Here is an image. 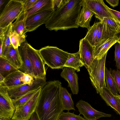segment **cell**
<instances>
[{"instance_id":"6da1fadb","label":"cell","mask_w":120,"mask_h":120,"mask_svg":"<svg viewBox=\"0 0 120 120\" xmlns=\"http://www.w3.org/2000/svg\"><path fill=\"white\" fill-rule=\"evenodd\" d=\"M61 84L58 80L50 81L41 88L35 112L39 120H58L64 110L60 97Z\"/></svg>"},{"instance_id":"7a4b0ae2","label":"cell","mask_w":120,"mask_h":120,"mask_svg":"<svg viewBox=\"0 0 120 120\" xmlns=\"http://www.w3.org/2000/svg\"><path fill=\"white\" fill-rule=\"evenodd\" d=\"M82 2L83 0H66L54 10L45 24L46 27L55 31L78 28V19Z\"/></svg>"},{"instance_id":"3957f363","label":"cell","mask_w":120,"mask_h":120,"mask_svg":"<svg viewBox=\"0 0 120 120\" xmlns=\"http://www.w3.org/2000/svg\"><path fill=\"white\" fill-rule=\"evenodd\" d=\"M38 51L45 64L53 69L64 68L70 53L56 47L49 46Z\"/></svg>"},{"instance_id":"277c9868","label":"cell","mask_w":120,"mask_h":120,"mask_svg":"<svg viewBox=\"0 0 120 120\" xmlns=\"http://www.w3.org/2000/svg\"><path fill=\"white\" fill-rule=\"evenodd\" d=\"M107 53L100 59H94L87 69L92 84L98 94L102 92L106 87L105 78V64Z\"/></svg>"},{"instance_id":"5b68a950","label":"cell","mask_w":120,"mask_h":120,"mask_svg":"<svg viewBox=\"0 0 120 120\" xmlns=\"http://www.w3.org/2000/svg\"><path fill=\"white\" fill-rule=\"evenodd\" d=\"M23 11L22 0H10L6 4L0 15V27L8 26Z\"/></svg>"},{"instance_id":"8992f818","label":"cell","mask_w":120,"mask_h":120,"mask_svg":"<svg viewBox=\"0 0 120 120\" xmlns=\"http://www.w3.org/2000/svg\"><path fill=\"white\" fill-rule=\"evenodd\" d=\"M41 89H38L33 97L24 105L16 108L11 119L29 120L32 114L35 112Z\"/></svg>"},{"instance_id":"52a82bcc","label":"cell","mask_w":120,"mask_h":120,"mask_svg":"<svg viewBox=\"0 0 120 120\" xmlns=\"http://www.w3.org/2000/svg\"><path fill=\"white\" fill-rule=\"evenodd\" d=\"M25 42L27 52L32 65L34 79H46L45 64L38 50L33 48L26 40Z\"/></svg>"},{"instance_id":"ba28073f","label":"cell","mask_w":120,"mask_h":120,"mask_svg":"<svg viewBox=\"0 0 120 120\" xmlns=\"http://www.w3.org/2000/svg\"><path fill=\"white\" fill-rule=\"evenodd\" d=\"M16 108L7 88L0 87V119H11Z\"/></svg>"},{"instance_id":"9c48e42d","label":"cell","mask_w":120,"mask_h":120,"mask_svg":"<svg viewBox=\"0 0 120 120\" xmlns=\"http://www.w3.org/2000/svg\"><path fill=\"white\" fill-rule=\"evenodd\" d=\"M84 1L87 6L94 13L95 17L100 22L106 18L112 19L120 23L111 12L110 8L105 4L103 0H84Z\"/></svg>"},{"instance_id":"30bf717a","label":"cell","mask_w":120,"mask_h":120,"mask_svg":"<svg viewBox=\"0 0 120 120\" xmlns=\"http://www.w3.org/2000/svg\"><path fill=\"white\" fill-rule=\"evenodd\" d=\"M47 82L46 79H34L31 85L24 84L11 89H8V94L12 99H17L30 92L42 88Z\"/></svg>"},{"instance_id":"8fae6325","label":"cell","mask_w":120,"mask_h":120,"mask_svg":"<svg viewBox=\"0 0 120 120\" xmlns=\"http://www.w3.org/2000/svg\"><path fill=\"white\" fill-rule=\"evenodd\" d=\"M80 114L82 115L86 120H97L103 117H111V114L98 111L93 108L87 102L81 99L76 104Z\"/></svg>"},{"instance_id":"7c38bea8","label":"cell","mask_w":120,"mask_h":120,"mask_svg":"<svg viewBox=\"0 0 120 120\" xmlns=\"http://www.w3.org/2000/svg\"><path fill=\"white\" fill-rule=\"evenodd\" d=\"M54 10H46L33 14L26 19V26L27 32L34 31L39 27L45 24Z\"/></svg>"},{"instance_id":"4fadbf2b","label":"cell","mask_w":120,"mask_h":120,"mask_svg":"<svg viewBox=\"0 0 120 120\" xmlns=\"http://www.w3.org/2000/svg\"><path fill=\"white\" fill-rule=\"evenodd\" d=\"M100 22L102 26L103 30L102 41L99 44L109 38L117 35L120 33V24L114 20L105 18Z\"/></svg>"},{"instance_id":"5bb4252c","label":"cell","mask_w":120,"mask_h":120,"mask_svg":"<svg viewBox=\"0 0 120 120\" xmlns=\"http://www.w3.org/2000/svg\"><path fill=\"white\" fill-rule=\"evenodd\" d=\"M94 47L84 38L80 40L79 51L84 66L87 69L94 59Z\"/></svg>"},{"instance_id":"9a60e30c","label":"cell","mask_w":120,"mask_h":120,"mask_svg":"<svg viewBox=\"0 0 120 120\" xmlns=\"http://www.w3.org/2000/svg\"><path fill=\"white\" fill-rule=\"evenodd\" d=\"M74 68L64 67L60 74L61 76L68 82L72 93L77 94L79 92L78 77Z\"/></svg>"},{"instance_id":"2e32d148","label":"cell","mask_w":120,"mask_h":120,"mask_svg":"<svg viewBox=\"0 0 120 120\" xmlns=\"http://www.w3.org/2000/svg\"><path fill=\"white\" fill-rule=\"evenodd\" d=\"M24 73L17 69L5 78L4 81L0 83V87H6L11 89L24 84L22 81V77Z\"/></svg>"},{"instance_id":"e0dca14e","label":"cell","mask_w":120,"mask_h":120,"mask_svg":"<svg viewBox=\"0 0 120 120\" xmlns=\"http://www.w3.org/2000/svg\"><path fill=\"white\" fill-rule=\"evenodd\" d=\"M117 35L109 38L94 48V59H100L107 53L111 47L117 42L118 39Z\"/></svg>"},{"instance_id":"ac0fdd59","label":"cell","mask_w":120,"mask_h":120,"mask_svg":"<svg viewBox=\"0 0 120 120\" xmlns=\"http://www.w3.org/2000/svg\"><path fill=\"white\" fill-rule=\"evenodd\" d=\"M25 41L18 48L22 63V66L19 70L33 77L32 65L27 52Z\"/></svg>"},{"instance_id":"d6986e66","label":"cell","mask_w":120,"mask_h":120,"mask_svg":"<svg viewBox=\"0 0 120 120\" xmlns=\"http://www.w3.org/2000/svg\"><path fill=\"white\" fill-rule=\"evenodd\" d=\"M94 13L88 8L83 0L81 9L78 19L79 26L85 28L89 30L90 27V23Z\"/></svg>"},{"instance_id":"ffe728a7","label":"cell","mask_w":120,"mask_h":120,"mask_svg":"<svg viewBox=\"0 0 120 120\" xmlns=\"http://www.w3.org/2000/svg\"><path fill=\"white\" fill-rule=\"evenodd\" d=\"M100 95L107 105L113 109L120 116V105L115 96L106 87L103 88Z\"/></svg>"},{"instance_id":"44dd1931","label":"cell","mask_w":120,"mask_h":120,"mask_svg":"<svg viewBox=\"0 0 120 120\" xmlns=\"http://www.w3.org/2000/svg\"><path fill=\"white\" fill-rule=\"evenodd\" d=\"M49 10H54L53 0H37L33 6L26 13L27 17L37 13Z\"/></svg>"},{"instance_id":"7402d4cb","label":"cell","mask_w":120,"mask_h":120,"mask_svg":"<svg viewBox=\"0 0 120 120\" xmlns=\"http://www.w3.org/2000/svg\"><path fill=\"white\" fill-rule=\"evenodd\" d=\"M11 64L19 70L22 64L18 49H15L11 45L9 48L4 57Z\"/></svg>"},{"instance_id":"603a6c76","label":"cell","mask_w":120,"mask_h":120,"mask_svg":"<svg viewBox=\"0 0 120 120\" xmlns=\"http://www.w3.org/2000/svg\"><path fill=\"white\" fill-rule=\"evenodd\" d=\"M27 18L26 12L23 11L12 23V31H15L21 35H26V33L27 32L26 26Z\"/></svg>"},{"instance_id":"cb8c5ba5","label":"cell","mask_w":120,"mask_h":120,"mask_svg":"<svg viewBox=\"0 0 120 120\" xmlns=\"http://www.w3.org/2000/svg\"><path fill=\"white\" fill-rule=\"evenodd\" d=\"M84 66L80 57L79 51L73 53H69L68 58L65 63L64 67L74 68L77 72L80 71V68Z\"/></svg>"},{"instance_id":"d4e9b609","label":"cell","mask_w":120,"mask_h":120,"mask_svg":"<svg viewBox=\"0 0 120 120\" xmlns=\"http://www.w3.org/2000/svg\"><path fill=\"white\" fill-rule=\"evenodd\" d=\"M61 100L63 110L69 111L71 110H75L73 101L69 93L65 88L61 87L60 92Z\"/></svg>"},{"instance_id":"484cf974","label":"cell","mask_w":120,"mask_h":120,"mask_svg":"<svg viewBox=\"0 0 120 120\" xmlns=\"http://www.w3.org/2000/svg\"><path fill=\"white\" fill-rule=\"evenodd\" d=\"M105 78L107 88L115 96L118 95L119 94L117 89L111 71L105 67Z\"/></svg>"},{"instance_id":"4316f807","label":"cell","mask_w":120,"mask_h":120,"mask_svg":"<svg viewBox=\"0 0 120 120\" xmlns=\"http://www.w3.org/2000/svg\"><path fill=\"white\" fill-rule=\"evenodd\" d=\"M100 22L94 23L89 30L84 38L94 48L95 46L96 40Z\"/></svg>"},{"instance_id":"83f0119b","label":"cell","mask_w":120,"mask_h":120,"mask_svg":"<svg viewBox=\"0 0 120 120\" xmlns=\"http://www.w3.org/2000/svg\"><path fill=\"white\" fill-rule=\"evenodd\" d=\"M17 69L5 58L0 57V74L4 77L5 78Z\"/></svg>"},{"instance_id":"f1b7e54d","label":"cell","mask_w":120,"mask_h":120,"mask_svg":"<svg viewBox=\"0 0 120 120\" xmlns=\"http://www.w3.org/2000/svg\"><path fill=\"white\" fill-rule=\"evenodd\" d=\"M12 23L9 25L8 28L5 31L2 39H0L3 44L2 57L4 58L9 48L12 45L11 42L10 36L12 31Z\"/></svg>"},{"instance_id":"f546056e","label":"cell","mask_w":120,"mask_h":120,"mask_svg":"<svg viewBox=\"0 0 120 120\" xmlns=\"http://www.w3.org/2000/svg\"><path fill=\"white\" fill-rule=\"evenodd\" d=\"M26 35H21L15 31H12L10 36L11 45L15 49H18L26 41Z\"/></svg>"},{"instance_id":"4dcf8cb0","label":"cell","mask_w":120,"mask_h":120,"mask_svg":"<svg viewBox=\"0 0 120 120\" xmlns=\"http://www.w3.org/2000/svg\"><path fill=\"white\" fill-rule=\"evenodd\" d=\"M38 90L30 92L18 99H12L16 108L19 107L24 105L33 97Z\"/></svg>"},{"instance_id":"1f68e13d","label":"cell","mask_w":120,"mask_h":120,"mask_svg":"<svg viewBox=\"0 0 120 120\" xmlns=\"http://www.w3.org/2000/svg\"><path fill=\"white\" fill-rule=\"evenodd\" d=\"M80 115H77L68 111L67 112H63L60 115L58 120H86Z\"/></svg>"},{"instance_id":"d6a6232c","label":"cell","mask_w":120,"mask_h":120,"mask_svg":"<svg viewBox=\"0 0 120 120\" xmlns=\"http://www.w3.org/2000/svg\"><path fill=\"white\" fill-rule=\"evenodd\" d=\"M114 60L117 69L120 70V44L117 42L115 44Z\"/></svg>"},{"instance_id":"836d02e7","label":"cell","mask_w":120,"mask_h":120,"mask_svg":"<svg viewBox=\"0 0 120 120\" xmlns=\"http://www.w3.org/2000/svg\"><path fill=\"white\" fill-rule=\"evenodd\" d=\"M111 71L115 81L118 92L120 94V70L117 69Z\"/></svg>"},{"instance_id":"e575fe53","label":"cell","mask_w":120,"mask_h":120,"mask_svg":"<svg viewBox=\"0 0 120 120\" xmlns=\"http://www.w3.org/2000/svg\"><path fill=\"white\" fill-rule=\"evenodd\" d=\"M37 0H22L23 6V11L26 12L31 8Z\"/></svg>"},{"instance_id":"d590c367","label":"cell","mask_w":120,"mask_h":120,"mask_svg":"<svg viewBox=\"0 0 120 120\" xmlns=\"http://www.w3.org/2000/svg\"><path fill=\"white\" fill-rule=\"evenodd\" d=\"M34 79L30 75L24 73L22 77V81L24 84L31 85L33 83Z\"/></svg>"},{"instance_id":"8d00e7d4","label":"cell","mask_w":120,"mask_h":120,"mask_svg":"<svg viewBox=\"0 0 120 120\" xmlns=\"http://www.w3.org/2000/svg\"><path fill=\"white\" fill-rule=\"evenodd\" d=\"M102 26L101 22H100V23L99 28L97 35L96 40L95 46L99 44L101 41L102 37Z\"/></svg>"},{"instance_id":"74e56055","label":"cell","mask_w":120,"mask_h":120,"mask_svg":"<svg viewBox=\"0 0 120 120\" xmlns=\"http://www.w3.org/2000/svg\"><path fill=\"white\" fill-rule=\"evenodd\" d=\"M66 0H53L54 10L60 7Z\"/></svg>"},{"instance_id":"f35d334b","label":"cell","mask_w":120,"mask_h":120,"mask_svg":"<svg viewBox=\"0 0 120 120\" xmlns=\"http://www.w3.org/2000/svg\"><path fill=\"white\" fill-rule=\"evenodd\" d=\"M105 1L111 6L113 8L117 6L119 3L118 0H106Z\"/></svg>"},{"instance_id":"ab89813d","label":"cell","mask_w":120,"mask_h":120,"mask_svg":"<svg viewBox=\"0 0 120 120\" xmlns=\"http://www.w3.org/2000/svg\"><path fill=\"white\" fill-rule=\"evenodd\" d=\"M110 10L112 14L116 18L120 23V12L110 8Z\"/></svg>"},{"instance_id":"60d3db41","label":"cell","mask_w":120,"mask_h":120,"mask_svg":"<svg viewBox=\"0 0 120 120\" xmlns=\"http://www.w3.org/2000/svg\"><path fill=\"white\" fill-rule=\"evenodd\" d=\"M29 120H39L38 116L35 112L32 114Z\"/></svg>"},{"instance_id":"b9f144b4","label":"cell","mask_w":120,"mask_h":120,"mask_svg":"<svg viewBox=\"0 0 120 120\" xmlns=\"http://www.w3.org/2000/svg\"><path fill=\"white\" fill-rule=\"evenodd\" d=\"M3 44L2 41L0 40V57H2Z\"/></svg>"},{"instance_id":"7bdbcfd3","label":"cell","mask_w":120,"mask_h":120,"mask_svg":"<svg viewBox=\"0 0 120 120\" xmlns=\"http://www.w3.org/2000/svg\"><path fill=\"white\" fill-rule=\"evenodd\" d=\"M5 1L3 0H0V10H1L3 6V4L5 2Z\"/></svg>"},{"instance_id":"ee69618b","label":"cell","mask_w":120,"mask_h":120,"mask_svg":"<svg viewBox=\"0 0 120 120\" xmlns=\"http://www.w3.org/2000/svg\"><path fill=\"white\" fill-rule=\"evenodd\" d=\"M5 78L0 74V83L3 82L4 81Z\"/></svg>"},{"instance_id":"f6af8a7d","label":"cell","mask_w":120,"mask_h":120,"mask_svg":"<svg viewBox=\"0 0 120 120\" xmlns=\"http://www.w3.org/2000/svg\"><path fill=\"white\" fill-rule=\"evenodd\" d=\"M115 96L117 101L120 105V95L118 94V95Z\"/></svg>"},{"instance_id":"bcb514c9","label":"cell","mask_w":120,"mask_h":120,"mask_svg":"<svg viewBox=\"0 0 120 120\" xmlns=\"http://www.w3.org/2000/svg\"><path fill=\"white\" fill-rule=\"evenodd\" d=\"M117 42L120 44V35L118 37V39Z\"/></svg>"},{"instance_id":"7dc6e473","label":"cell","mask_w":120,"mask_h":120,"mask_svg":"<svg viewBox=\"0 0 120 120\" xmlns=\"http://www.w3.org/2000/svg\"><path fill=\"white\" fill-rule=\"evenodd\" d=\"M0 120H13L11 119H5V120L0 119Z\"/></svg>"}]
</instances>
